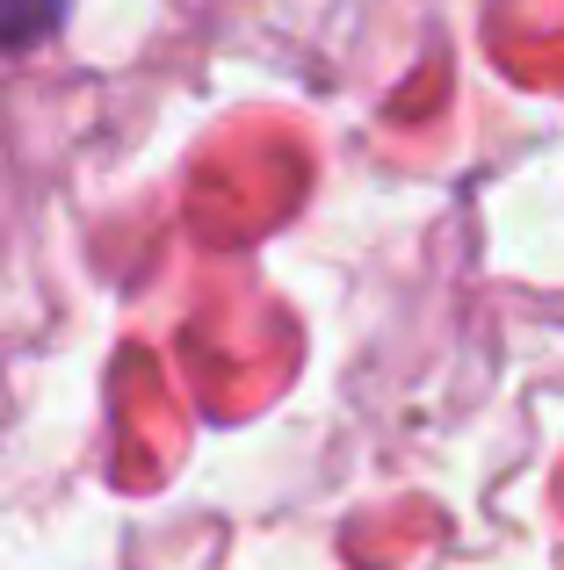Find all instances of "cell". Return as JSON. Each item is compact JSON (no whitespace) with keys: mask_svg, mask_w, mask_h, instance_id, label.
Instances as JSON below:
<instances>
[{"mask_svg":"<svg viewBox=\"0 0 564 570\" xmlns=\"http://www.w3.org/2000/svg\"><path fill=\"white\" fill-rule=\"evenodd\" d=\"M72 0H0V51H37L58 22H66Z\"/></svg>","mask_w":564,"mask_h":570,"instance_id":"cell-1","label":"cell"}]
</instances>
